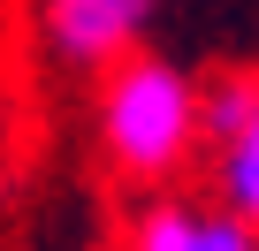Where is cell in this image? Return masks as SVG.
<instances>
[{
  "instance_id": "6da1fadb",
  "label": "cell",
  "mask_w": 259,
  "mask_h": 251,
  "mask_svg": "<svg viewBox=\"0 0 259 251\" xmlns=\"http://www.w3.org/2000/svg\"><path fill=\"white\" fill-rule=\"evenodd\" d=\"M99 137H107L114 168L168 175L191 153V137H206V91H191L183 69H168L153 54H130V61H114V76L99 91Z\"/></svg>"
},
{
  "instance_id": "7a4b0ae2",
  "label": "cell",
  "mask_w": 259,
  "mask_h": 251,
  "mask_svg": "<svg viewBox=\"0 0 259 251\" xmlns=\"http://www.w3.org/2000/svg\"><path fill=\"white\" fill-rule=\"evenodd\" d=\"M153 0H46V38L54 54L99 69V61H130V46L145 38Z\"/></svg>"
},
{
  "instance_id": "3957f363",
  "label": "cell",
  "mask_w": 259,
  "mask_h": 251,
  "mask_svg": "<svg viewBox=\"0 0 259 251\" xmlns=\"http://www.w3.org/2000/svg\"><path fill=\"white\" fill-rule=\"evenodd\" d=\"M251 114H259V76H221L206 91V137L213 145H236L251 130Z\"/></svg>"
},
{
  "instance_id": "277c9868",
  "label": "cell",
  "mask_w": 259,
  "mask_h": 251,
  "mask_svg": "<svg viewBox=\"0 0 259 251\" xmlns=\"http://www.w3.org/2000/svg\"><path fill=\"white\" fill-rule=\"evenodd\" d=\"M130 251H206V213L191 206H153L130 228Z\"/></svg>"
},
{
  "instance_id": "5b68a950",
  "label": "cell",
  "mask_w": 259,
  "mask_h": 251,
  "mask_svg": "<svg viewBox=\"0 0 259 251\" xmlns=\"http://www.w3.org/2000/svg\"><path fill=\"white\" fill-rule=\"evenodd\" d=\"M221 198L236 221L259 228V130H244L236 145H221Z\"/></svg>"
}]
</instances>
